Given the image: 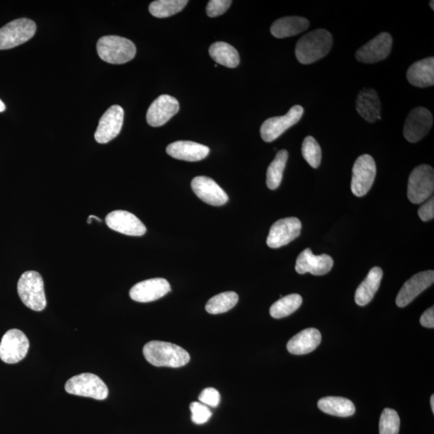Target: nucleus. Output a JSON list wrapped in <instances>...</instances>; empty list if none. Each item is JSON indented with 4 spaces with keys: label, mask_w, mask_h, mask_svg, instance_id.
Here are the masks:
<instances>
[{
    "label": "nucleus",
    "mask_w": 434,
    "mask_h": 434,
    "mask_svg": "<svg viewBox=\"0 0 434 434\" xmlns=\"http://www.w3.org/2000/svg\"><path fill=\"white\" fill-rule=\"evenodd\" d=\"M232 4L229 0H211L207 5V14L210 17H217L223 15L229 9Z\"/></svg>",
    "instance_id": "nucleus-36"
},
{
    "label": "nucleus",
    "mask_w": 434,
    "mask_h": 434,
    "mask_svg": "<svg viewBox=\"0 0 434 434\" xmlns=\"http://www.w3.org/2000/svg\"><path fill=\"white\" fill-rule=\"evenodd\" d=\"M431 112L417 107L409 113L404 127V136L410 142H417L430 132L433 126Z\"/></svg>",
    "instance_id": "nucleus-12"
},
{
    "label": "nucleus",
    "mask_w": 434,
    "mask_h": 434,
    "mask_svg": "<svg viewBox=\"0 0 434 434\" xmlns=\"http://www.w3.org/2000/svg\"><path fill=\"white\" fill-rule=\"evenodd\" d=\"M17 291L23 304L31 310L41 312L46 307L44 281L38 272L23 273L18 282Z\"/></svg>",
    "instance_id": "nucleus-4"
},
{
    "label": "nucleus",
    "mask_w": 434,
    "mask_h": 434,
    "mask_svg": "<svg viewBox=\"0 0 434 434\" xmlns=\"http://www.w3.org/2000/svg\"><path fill=\"white\" fill-rule=\"evenodd\" d=\"M420 323L421 326L427 329L434 328V308L433 307L428 309L423 314H422L420 319Z\"/></svg>",
    "instance_id": "nucleus-39"
},
{
    "label": "nucleus",
    "mask_w": 434,
    "mask_h": 434,
    "mask_svg": "<svg viewBox=\"0 0 434 434\" xmlns=\"http://www.w3.org/2000/svg\"><path fill=\"white\" fill-rule=\"evenodd\" d=\"M418 215L422 222H428L434 217V199L432 198L426 204L421 205L418 210Z\"/></svg>",
    "instance_id": "nucleus-38"
},
{
    "label": "nucleus",
    "mask_w": 434,
    "mask_h": 434,
    "mask_svg": "<svg viewBox=\"0 0 434 434\" xmlns=\"http://www.w3.org/2000/svg\"><path fill=\"white\" fill-rule=\"evenodd\" d=\"M310 23L306 18L287 16L281 18L273 23L270 33L273 37L282 39L298 35L307 30Z\"/></svg>",
    "instance_id": "nucleus-25"
},
{
    "label": "nucleus",
    "mask_w": 434,
    "mask_h": 434,
    "mask_svg": "<svg viewBox=\"0 0 434 434\" xmlns=\"http://www.w3.org/2000/svg\"><path fill=\"white\" fill-rule=\"evenodd\" d=\"M433 4H434L433 1H430V7L432 8L433 10L434 9Z\"/></svg>",
    "instance_id": "nucleus-42"
},
{
    "label": "nucleus",
    "mask_w": 434,
    "mask_h": 434,
    "mask_svg": "<svg viewBox=\"0 0 434 434\" xmlns=\"http://www.w3.org/2000/svg\"><path fill=\"white\" fill-rule=\"evenodd\" d=\"M69 394L90 397L103 401L109 394L108 388L103 380L92 373H82L70 378L64 386Z\"/></svg>",
    "instance_id": "nucleus-5"
},
{
    "label": "nucleus",
    "mask_w": 434,
    "mask_h": 434,
    "mask_svg": "<svg viewBox=\"0 0 434 434\" xmlns=\"http://www.w3.org/2000/svg\"><path fill=\"white\" fill-rule=\"evenodd\" d=\"M105 222L112 230L127 236H141L147 232L140 219L127 211L111 212L106 216Z\"/></svg>",
    "instance_id": "nucleus-16"
},
{
    "label": "nucleus",
    "mask_w": 434,
    "mask_h": 434,
    "mask_svg": "<svg viewBox=\"0 0 434 434\" xmlns=\"http://www.w3.org/2000/svg\"><path fill=\"white\" fill-rule=\"evenodd\" d=\"M383 278V270L379 267H373L368 273L365 281L355 291V300L356 304L364 307L368 304L379 288L380 282Z\"/></svg>",
    "instance_id": "nucleus-26"
},
{
    "label": "nucleus",
    "mask_w": 434,
    "mask_h": 434,
    "mask_svg": "<svg viewBox=\"0 0 434 434\" xmlns=\"http://www.w3.org/2000/svg\"><path fill=\"white\" fill-rule=\"evenodd\" d=\"M318 406L321 411L336 417L348 418L355 413L353 402L343 397H324L319 401Z\"/></svg>",
    "instance_id": "nucleus-27"
},
{
    "label": "nucleus",
    "mask_w": 434,
    "mask_h": 434,
    "mask_svg": "<svg viewBox=\"0 0 434 434\" xmlns=\"http://www.w3.org/2000/svg\"><path fill=\"white\" fill-rule=\"evenodd\" d=\"M192 412V421L196 425H202L209 421L212 413L209 407L200 402H193L190 404Z\"/></svg>",
    "instance_id": "nucleus-35"
},
{
    "label": "nucleus",
    "mask_w": 434,
    "mask_h": 434,
    "mask_svg": "<svg viewBox=\"0 0 434 434\" xmlns=\"http://www.w3.org/2000/svg\"><path fill=\"white\" fill-rule=\"evenodd\" d=\"M321 341L322 336L319 330L307 329L290 338L287 343V350L293 355H306L316 349Z\"/></svg>",
    "instance_id": "nucleus-23"
},
{
    "label": "nucleus",
    "mask_w": 434,
    "mask_h": 434,
    "mask_svg": "<svg viewBox=\"0 0 434 434\" xmlns=\"http://www.w3.org/2000/svg\"><path fill=\"white\" fill-rule=\"evenodd\" d=\"M210 57L217 64L228 68H236L240 63L239 52L234 47L225 42H217L211 45Z\"/></svg>",
    "instance_id": "nucleus-28"
},
{
    "label": "nucleus",
    "mask_w": 434,
    "mask_h": 434,
    "mask_svg": "<svg viewBox=\"0 0 434 434\" xmlns=\"http://www.w3.org/2000/svg\"><path fill=\"white\" fill-rule=\"evenodd\" d=\"M97 50L102 60L114 64L127 63L136 55V47L132 41L118 35H105L100 38Z\"/></svg>",
    "instance_id": "nucleus-3"
},
{
    "label": "nucleus",
    "mask_w": 434,
    "mask_h": 434,
    "mask_svg": "<svg viewBox=\"0 0 434 434\" xmlns=\"http://www.w3.org/2000/svg\"><path fill=\"white\" fill-rule=\"evenodd\" d=\"M124 120V110L120 105H112L101 118L95 132V139L101 144L116 138L120 135Z\"/></svg>",
    "instance_id": "nucleus-13"
},
{
    "label": "nucleus",
    "mask_w": 434,
    "mask_h": 434,
    "mask_svg": "<svg viewBox=\"0 0 434 434\" xmlns=\"http://www.w3.org/2000/svg\"><path fill=\"white\" fill-rule=\"evenodd\" d=\"M191 186L195 194L207 205L222 206L229 200L228 195L210 177H195Z\"/></svg>",
    "instance_id": "nucleus-20"
},
{
    "label": "nucleus",
    "mask_w": 434,
    "mask_h": 434,
    "mask_svg": "<svg viewBox=\"0 0 434 434\" xmlns=\"http://www.w3.org/2000/svg\"><path fill=\"white\" fill-rule=\"evenodd\" d=\"M180 110L178 100L170 95H161L154 101L147 113V121L150 126H164Z\"/></svg>",
    "instance_id": "nucleus-15"
},
{
    "label": "nucleus",
    "mask_w": 434,
    "mask_h": 434,
    "mask_svg": "<svg viewBox=\"0 0 434 434\" xmlns=\"http://www.w3.org/2000/svg\"><path fill=\"white\" fill-rule=\"evenodd\" d=\"M430 404H431L433 413H434V396L433 395H432L430 398Z\"/></svg>",
    "instance_id": "nucleus-41"
},
{
    "label": "nucleus",
    "mask_w": 434,
    "mask_h": 434,
    "mask_svg": "<svg viewBox=\"0 0 434 434\" xmlns=\"http://www.w3.org/2000/svg\"><path fill=\"white\" fill-rule=\"evenodd\" d=\"M6 109L5 104L2 102V100L0 99V113L4 112Z\"/></svg>",
    "instance_id": "nucleus-40"
},
{
    "label": "nucleus",
    "mask_w": 434,
    "mask_h": 434,
    "mask_svg": "<svg viewBox=\"0 0 434 434\" xmlns=\"http://www.w3.org/2000/svg\"><path fill=\"white\" fill-rule=\"evenodd\" d=\"M392 38L388 33L377 35L355 53V57L362 63L373 64L384 60L390 55Z\"/></svg>",
    "instance_id": "nucleus-14"
},
{
    "label": "nucleus",
    "mask_w": 434,
    "mask_h": 434,
    "mask_svg": "<svg viewBox=\"0 0 434 434\" xmlns=\"http://www.w3.org/2000/svg\"><path fill=\"white\" fill-rule=\"evenodd\" d=\"M187 0H157L149 6L150 13L157 18H166L177 13L185 8Z\"/></svg>",
    "instance_id": "nucleus-32"
},
{
    "label": "nucleus",
    "mask_w": 434,
    "mask_h": 434,
    "mask_svg": "<svg viewBox=\"0 0 434 434\" xmlns=\"http://www.w3.org/2000/svg\"><path fill=\"white\" fill-rule=\"evenodd\" d=\"M302 223L298 218L287 217L279 219L272 225L267 246L271 249H278L288 245L301 234Z\"/></svg>",
    "instance_id": "nucleus-11"
},
{
    "label": "nucleus",
    "mask_w": 434,
    "mask_h": 434,
    "mask_svg": "<svg viewBox=\"0 0 434 434\" xmlns=\"http://www.w3.org/2000/svg\"><path fill=\"white\" fill-rule=\"evenodd\" d=\"M302 154L309 165H311L313 169L319 168L321 159H322V151H321L319 142L312 136H307L303 141Z\"/></svg>",
    "instance_id": "nucleus-33"
},
{
    "label": "nucleus",
    "mask_w": 434,
    "mask_h": 434,
    "mask_svg": "<svg viewBox=\"0 0 434 434\" xmlns=\"http://www.w3.org/2000/svg\"><path fill=\"white\" fill-rule=\"evenodd\" d=\"M401 420L394 409H385L380 416L379 434H398L400 430Z\"/></svg>",
    "instance_id": "nucleus-34"
},
{
    "label": "nucleus",
    "mask_w": 434,
    "mask_h": 434,
    "mask_svg": "<svg viewBox=\"0 0 434 434\" xmlns=\"http://www.w3.org/2000/svg\"><path fill=\"white\" fill-rule=\"evenodd\" d=\"M304 113L301 105H294L287 115L284 116L273 117L265 120L260 130L261 136L266 142L276 140L285 130L298 123Z\"/></svg>",
    "instance_id": "nucleus-10"
},
{
    "label": "nucleus",
    "mask_w": 434,
    "mask_h": 434,
    "mask_svg": "<svg viewBox=\"0 0 434 434\" xmlns=\"http://www.w3.org/2000/svg\"><path fill=\"white\" fill-rule=\"evenodd\" d=\"M239 300V295L234 291H228L212 297L207 302L205 309L207 313L212 314L225 313L233 309Z\"/></svg>",
    "instance_id": "nucleus-30"
},
{
    "label": "nucleus",
    "mask_w": 434,
    "mask_h": 434,
    "mask_svg": "<svg viewBox=\"0 0 434 434\" xmlns=\"http://www.w3.org/2000/svg\"><path fill=\"white\" fill-rule=\"evenodd\" d=\"M289 154L287 151L278 152L275 159L269 166L266 173V184L271 190H275L282 181L283 171L287 165Z\"/></svg>",
    "instance_id": "nucleus-29"
},
{
    "label": "nucleus",
    "mask_w": 434,
    "mask_h": 434,
    "mask_svg": "<svg viewBox=\"0 0 434 434\" xmlns=\"http://www.w3.org/2000/svg\"><path fill=\"white\" fill-rule=\"evenodd\" d=\"M302 303V298L298 294L289 295L283 297L270 307V313L273 318L282 319L289 316L298 310Z\"/></svg>",
    "instance_id": "nucleus-31"
},
{
    "label": "nucleus",
    "mask_w": 434,
    "mask_h": 434,
    "mask_svg": "<svg viewBox=\"0 0 434 434\" xmlns=\"http://www.w3.org/2000/svg\"><path fill=\"white\" fill-rule=\"evenodd\" d=\"M377 175V166L370 154H362L354 164L350 188L353 193L362 198L371 189Z\"/></svg>",
    "instance_id": "nucleus-9"
},
{
    "label": "nucleus",
    "mask_w": 434,
    "mask_h": 434,
    "mask_svg": "<svg viewBox=\"0 0 434 434\" xmlns=\"http://www.w3.org/2000/svg\"><path fill=\"white\" fill-rule=\"evenodd\" d=\"M171 290L166 279L152 278L135 285L130 290V296L135 302H150L163 298Z\"/></svg>",
    "instance_id": "nucleus-17"
},
{
    "label": "nucleus",
    "mask_w": 434,
    "mask_h": 434,
    "mask_svg": "<svg viewBox=\"0 0 434 434\" xmlns=\"http://www.w3.org/2000/svg\"><path fill=\"white\" fill-rule=\"evenodd\" d=\"M172 158L188 162H198L209 156V147L191 141H177L166 147Z\"/></svg>",
    "instance_id": "nucleus-21"
},
{
    "label": "nucleus",
    "mask_w": 434,
    "mask_h": 434,
    "mask_svg": "<svg viewBox=\"0 0 434 434\" xmlns=\"http://www.w3.org/2000/svg\"><path fill=\"white\" fill-rule=\"evenodd\" d=\"M333 44L331 34L325 29H317L303 35L295 47V55L303 64L318 62L329 55Z\"/></svg>",
    "instance_id": "nucleus-1"
},
{
    "label": "nucleus",
    "mask_w": 434,
    "mask_h": 434,
    "mask_svg": "<svg viewBox=\"0 0 434 434\" xmlns=\"http://www.w3.org/2000/svg\"><path fill=\"white\" fill-rule=\"evenodd\" d=\"M29 349V341L25 333L11 329L5 333L0 342V359L6 364H17L25 358Z\"/></svg>",
    "instance_id": "nucleus-8"
},
{
    "label": "nucleus",
    "mask_w": 434,
    "mask_h": 434,
    "mask_svg": "<svg viewBox=\"0 0 434 434\" xmlns=\"http://www.w3.org/2000/svg\"><path fill=\"white\" fill-rule=\"evenodd\" d=\"M333 265L334 261L329 255H314L310 249H306L297 258L295 270L299 275L310 273L315 276H322L331 270Z\"/></svg>",
    "instance_id": "nucleus-19"
},
{
    "label": "nucleus",
    "mask_w": 434,
    "mask_h": 434,
    "mask_svg": "<svg viewBox=\"0 0 434 434\" xmlns=\"http://www.w3.org/2000/svg\"><path fill=\"white\" fill-rule=\"evenodd\" d=\"M410 84L419 88L434 85V58L428 57L415 62L407 71Z\"/></svg>",
    "instance_id": "nucleus-24"
},
{
    "label": "nucleus",
    "mask_w": 434,
    "mask_h": 434,
    "mask_svg": "<svg viewBox=\"0 0 434 434\" xmlns=\"http://www.w3.org/2000/svg\"><path fill=\"white\" fill-rule=\"evenodd\" d=\"M356 110L368 122L382 120L380 117V101L373 88H364L356 98Z\"/></svg>",
    "instance_id": "nucleus-22"
},
{
    "label": "nucleus",
    "mask_w": 434,
    "mask_h": 434,
    "mask_svg": "<svg viewBox=\"0 0 434 434\" xmlns=\"http://www.w3.org/2000/svg\"><path fill=\"white\" fill-rule=\"evenodd\" d=\"M199 400L202 404L205 406H209L212 408H216L219 406V401H221V395L219 392L213 388H207L202 391Z\"/></svg>",
    "instance_id": "nucleus-37"
},
{
    "label": "nucleus",
    "mask_w": 434,
    "mask_h": 434,
    "mask_svg": "<svg viewBox=\"0 0 434 434\" xmlns=\"http://www.w3.org/2000/svg\"><path fill=\"white\" fill-rule=\"evenodd\" d=\"M434 191V171L431 166L422 164L410 174L408 183V198L413 204L423 203Z\"/></svg>",
    "instance_id": "nucleus-6"
},
{
    "label": "nucleus",
    "mask_w": 434,
    "mask_h": 434,
    "mask_svg": "<svg viewBox=\"0 0 434 434\" xmlns=\"http://www.w3.org/2000/svg\"><path fill=\"white\" fill-rule=\"evenodd\" d=\"M144 355L146 360L156 367H181L190 361V355L185 349L163 341L147 343L144 348Z\"/></svg>",
    "instance_id": "nucleus-2"
},
{
    "label": "nucleus",
    "mask_w": 434,
    "mask_h": 434,
    "mask_svg": "<svg viewBox=\"0 0 434 434\" xmlns=\"http://www.w3.org/2000/svg\"><path fill=\"white\" fill-rule=\"evenodd\" d=\"M434 282L433 270L421 272L415 275L404 284L398 293L396 303L399 307H404L413 302Z\"/></svg>",
    "instance_id": "nucleus-18"
},
{
    "label": "nucleus",
    "mask_w": 434,
    "mask_h": 434,
    "mask_svg": "<svg viewBox=\"0 0 434 434\" xmlns=\"http://www.w3.org/2000/svg\"><path fill=\"white\" fill-rule=\"evenodd\" d=\"M37 25L33 21L22 18L0 28V50L13 49L33 38Z\"/></svg>",
    "instance_id": "nucleus-7"
}]
</instances>
